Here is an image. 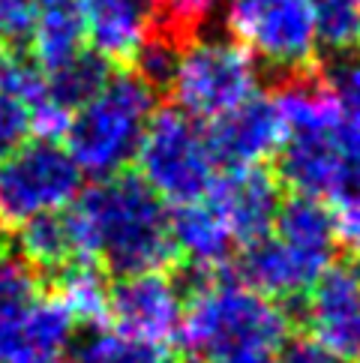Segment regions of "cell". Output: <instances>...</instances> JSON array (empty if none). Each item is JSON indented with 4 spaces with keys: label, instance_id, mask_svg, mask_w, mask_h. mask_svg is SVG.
Masks as SVG:
<instances>
[{
    "label": "cell",
    "instance_id": "ffe728a7",
    "mask_svg": "<svg viewBox=\"0 0 360 363\" xmlns=\"http://www.w3.org/2000/svg\"><path fill=\"white\" fill-rule=\"evenodd\" d=\"M108 294L111 285L106 279V270L96 262H81L75 258L67 267L57 270V301L72 315L75 324L99 328L108 318Z\"/></svg>",
    "mask_w": 360,
    "mask_h": 363
},
{
    "label": "cell",
    "instance_id": "e0dca14e",
    "mask_svg": "<svg viewBox=\"0 0 360 363\" xmlns=\"http://www.w3.org/2000/svg\"><path fill=\"white\" fill-rule=\"evenodd\" d=\"M237 274L247 289L259 291L261 297H267L274 303L310 294L313 285L321 279L310 264H303L274 235L243 246V252L237 258Z\"/></svg>",
    "mask_w": 360,
    "mask_h": 363
},
{
    "label": "cell",
    "instance_id": "8fae6325",
    "mask_svg": "<svg viewBox=\"0 0 360 363\" xmlns=\"http://www.w3.org/2000/svg\"><path fill=\"white\" fill-rule=\"evenodd\" d=\"M208 199L237 243L249 246L274 231L276 213L282 207V189L276 174L264 165L252 168H225V174L213 180Z\"/></svg>",
    "mask_w": 360,
    "mask_h": 363
},
{
    "label": "cell",
    "instance_id": "5bb4252c",
    "mask_svg": "<svg viewBox=\"0 0 360 363\" xmlns=\"http://www.w3.org/2000/svg\"><path fill=\"white\" fill-rule=\"evenodd\" d=\"M169 228L177 258H184L192 274H223L235 255L237 240L208 199L177 204L169 213Z\"/></svg>",
    "mask_w": 360,
    "mask_h": 363
},
{
    "label": "cell",
    "instance_id": "d4e9b609",
    "mask_svg": "<svg viewBox=\"0 0 360 363\" xmlns=\"http://www.w3.org/2000/svg\"><path fill=\"white\" fill-rule=\"evenodd\" d=\"M189 43H180L177 36H171L169 30L157 28L153 30L145 45L135 51V57L130 60V72L135 79L145 82L153 94L159 90H169L171 82H174V72H177V63H180V55Z\"/></svg>",
    "mask_w": 360,
    "mask_h": 363
},
{
    "label": "cell",
    "instance_id": "ba28073f",
    "mask_svg": "<svg viewBox=\"0 0 360 363\" xmlns=\"http://www.w3.org/2000/svg\"><path fill=\"white\" fill-rule=\"evenodd\" d=\"M186 297L180 282L162 270L120 277L108 294V318L118 333L135 336L153 345H169L180 333Z\"/></svg>",
    "mask_w": 360,
    "mask_h": 363
},
{
    "label": "cell",
    "instance_id": "3957f363",
    "mask_svg": "<svg viewBox=\"0 0 360 363\" xmlns=\"http://www.w3.org/2000/svg\"><path fill=\"white\" fill-rule=\"evenodd\" d=\"M157 111V94L135 75L114 72L99 94L72 114L67 129V153L81 174L106 180L123 174L135 162L145 129Z\"/></svg>",
    "mask_w": 360,
    "mask_h": 363
},
{
    "label": "cell",
    "instance_id": "4dcf8cb0",
    "mask_svg": "<svg viewBox=\"0 0 360 363\" xmlns=\"http://www.w3.org/2000/svg\"><path fill=\"white\" fill-rule=\"evenodd\" d=\"M40 9L33 0H0V36L9 43H28Z\"/></svg>",
    "mask_w": 360,
    "mask_h": 363
},
{
    "label": "cell",
    "instance_id": "603a6c76",
    "mask_svg": "<svg viewBox=\"0 0 360 363\" xmlns=\"http://www.w3.org/2000/svg\"><path fill=\"white\" fill-rule=\"evenodd\" d=\"M75 363H177L169 345H153L118 330H94L79 348Z\"/></svg>",
    "mask_w": 360,
    "mask_h": 363
},
{
    "label": "cell",
    "instance_id": "30bf717a",
    "mask_svg": "<svg viewBox=\"0 0 360 363\" xmlns=\"http://www.w3.org/2000/svg\"><path fill=\"white\" fill-rule=\"evenodd\" d=\"M276 180L294 196L333 201L342 196H360V172L349 165L342 150L327 135H288L276 153Z\"/></svg>",
    "mask_w": 360,
    "mask_h": 363
},
{
    "label": "cell",
    "instance_id": "8d00e7d4",
    "mask_svg": "<svg viewBox=\"0 0 360 363\" xmlns=\"http://www.w3.org/2000/svg\"><path fill=\"white\" fill-rule=\"evenodd\" d=\"M28 363H72V360H60L57 357V360H28Z\"/></svg>",
    "mask_w": 360,
    "mask_h": 363
},
{
    "label": "cell",
    "instance_id": "836d02e7",
    "mask_svg": "<svg viewBox=\"0 0 360 363\" xmlns=\"http://www.w3.org/2000/svg\"><path fill=\"white\" fill-rule=\"evenodd\" d=\"M6 60H9V45H6V40H4V36H0V72H4Z\"/></svg>",
    "mask_w": 360,
    "mask_h": 363
},
{
    "label": "cell",
    "instance_id": "f546056e",
    "mask_svg": "<svg viewBox=\"0 0 360 363\" xmlns=\"http://www.w3.org/2000/svg\"><path fill=\"white\" fill-rule=\"evenodd\" d=\"M327 204L333 216V231H337V243L342 250L360 255V196H342Z\"/></svg>",
    "mask_w": 360,
    "mask_h": 363
},
{
    "label": "cell",
    "instance_id": "ac0fdd59",
    "mask_svg": "<svg viewBox=\"0 0 360 363\" xmlns=\"http://www.w3.org/2000/svg\"><path fill=\"white\" fill-rule=\"evenodd\" d=\"M274 106L286 126V135H327L339 123V102L318 67L279 75Z\"/></svg>",
    "mask_w": 360,
    "mask_h": 363
},
{
    "label": "cell",
    "instance_id": "d590c367",
    "mask_svg": "<svg viewBox=\"0 0 360 363\" xmlns=\"http://www.w3.org/2000/svg\"><path fill=\"white\" fill-rule=\"evenodd\" d=\"M237 363H279V360H274V354H261V357H249V360H237Z\"/></svg>",
    "mask_w": 360,
    "mask_h": 363
},
{
    "label": "cell",
    "instance_id": "7a4b0ae2",
    "mask_svg": "<svg viewBox=\"0 0 360 363\" xmlns=\"http://www.w3.org/2000/svg\"><path fill=\"white\" fill-rule=\"evenodd\" d=\"M180 342L192 363H237L274 354L288 340V313L225 274H189Z\"/></svg>",
    "mask_w": 360,
    "mask_h": 363
},
{
    "label": "cell",
    "instance_id": "4316f807",
    "mask_svg": "<svg viewBox=\"0 0 360 363\" xmlns=\"http://www.w3.org/2000/svg\"><path fill=\"white\" fill-rule=\"evenodd\" d=\"M0 90L30 111L48 99V75L30 57L9 55L4 72H0Z\"/></svg>",
    "mask_w": 360,
    "mask_h": 363
},
{
    "label": "cell",
    "instance_id": "e575fe53",
    "mask_svg": "<svg viewBox=\"0 0 360 363\" xmlns=\"http://www.w3.org/2000/svg\"><path fill=\"white\" fill-rule=\"evenodd\" d=\"M351 357L360 363V324H357V333H354V342H351Z\"/></svg>",
    "mask_w": 360,
    "mask_h": 363
},
{
    "label": "cell",
    "instance_id": "cb8c5ba5",
    "mask_svg": "<svg viewBox=\"0 0 360 363\" xmlns=\"http://www.w3.org/2000/svg\"><path fill=\"white\" fill-rule=\"evenodd\" d=\"M318 48L330 57L351 55L360 45V9L354 0H313Z\"/></svg>",
    "mask_w": 360,
    "mask_h": 363
},
{
    "label": "cell",
    "instance_id": "2e32d148",
    "mask_svg": "<svg viewBox=\"0 0 360 363\" xmlns=\"http://www.w3.org/2000/svg\"><path fill=\"white\" fill-rule=\"evenodd\" d=\"M270 235L298 255L303 264H310L318 277H325L333 267V258L339 250L330 204L306 196H291L282 201Z\"/></svg>",
    "mask_w": 360,
    "mask_h": 363
},
{
    "label": "cell",
    "instance_id": "7402d4cb",
    "mask_svg": "<svg viewBox=\"0 0 360 363\" xmlns=\"http://www.w3.org/2000/svg\"><path fill=\"white\" fill-rule=\"evenodd\" d=\"M16 235H18V255L24 262H30L36 270H60L69 262H75L72 235L63 213L30 219V223L16 228Z\"/></svg>",
    "mask_w": 360,
    "mask_h": 363
},
{
    "label": "cell",
    "instance_id": "83f0119b",
    "mask_svg": "<svg viewBox=\"0 0 360 363\" xmlns=\"http://www.w3.org/2000/svg\"><path fill=\"white\" fill-rule=\"evenodd\" d=\"M321 75H325V82L330 84L333 96H337L342 118L360 121V57L357 55L330 57Z\"/></svg>",
    "mask_w": 360,
    "mask_h": 363
},
{
    "label": "cell",
    "instance_id": "9c48e42d",
    "mask_svg": "<svg viewBox=\"0 0 360 363\" xmlns=\"http://www.w3.org/2000/svg\"><path fill=\"white\" fill-rule=\"evenodd\" d=\"M210 157L225 168L264 165L286 145V126L270 96H252L204 126Z\"/></svg>",
    "mask_w": 360,
    "mask_h": 363
},
{
    "label": "cell",
    "instance_id": "484cf974",
    "mask_svg": "<svg viewBox=\"0 0 360 363\" xmlns=\"http://www.w3.org/2000/svg\"><path fill=\"white\" fill-rule=\"evenodd\" d=\"M223 0H157V28L169 30L180 43L198 40Z\"/></svg>",
    "mask_w": 360,
    "mask_h": 363
},
{
    "label": "cell",
    "instance_id": "7c38bea8",
    "mask_svg": "<svg viewBox=\"0 0 360 363\" xmlns=\"http://www.w3.org/2000/svg\"><path fill=\"white\" fill-rule=\"evenodd\" d=\"M84 43L108 63H126L157 30V0H75Z\"/></svg>",
    "mask_w": 360,
    "mask_h": 363
},
{
    "label": "cell",
    "instance_id": "6da1fadb",
    "mask_svg": "<svg viewBox=\"0 0 360 363\" xmlns=\"http://www.w3.org/2000/svg\"><path fill=\"white\" fill-rule=\"evenodd\" d=\"M75 258L118 277L153 274L177 262L169 207L138 174L96 180L63 213Z\"/></svg>",
    "mask_w": 360,
    "mask_h": 363
},
{
    "label": "cell",
    "instance_id": "f1b7e54d",
    "mask_svg": "<svg viewBox=\"0 0 360 363\" xmlns=\"http://www.w3.org/2000/svg\"><path fill=\"white\" fill-rule=\"evenodd\" d=\"M28 135H30L28 108L0 90V157H6V153L21 147Z\"/></svg>",
    "mask_w": 360,
    "mask_h": 363
},
{
    "label": "cell",
    "instance_id": "d6986e66",
    "mask_svg": "<svg viewBox=\"0 0 360 363\" xmlns=\"http://www.w3.org/2000/svg\"><path fill=\"white\" fill-rule=\"evenodd\" d=\"M28 51L30 60L40 67L45 75L60 69L63 63H69L75 55L84 51V24L79 16V6H48L40 9L30 36H28Z\"/></svg>",
    "mask_w": 360,
    "mask_h": 363
},
{
    "label": "cell",
    "instance_id": "277c9868",
    "mask_svg": "<svg viewBox=\"0 0 360 363\" xmlns=\"http://www.w3.org/2000/svg\"><path fill=\"white\" fill-rule=\"evenodd\" d=\"M135 165L138 177L174 207L204 199L216 180V162L204 129L177 108L153 111L135 153Z\"/></svg>",
    "mask_w": 360,
    "mask_h": 363
},
{
    "label": "cell",
    "instance_id": "1f68e13d",
    "mask_svg": "<svg viewBox=\"0 0 360 363\" xmlns=\"http://www.w3.org/2000/svg\"><path fill=\"white\" fill-rule=\"evenodd\" d=\"M279 363H342V357L321 340H315L313 333H300V336H288L282 342Z\"/></svg>",
    "mask_w": 360,
    "mask_h": 363
},
{
    "label": "cell",
    "instance_id": "d6a6232c",
    "mask_svg": "<svg viewBox=\"0 0 360 363\" xmlns=\"http://www.w3.org/2000/svg\"><path fill=\"white\" fill-rule=\"evenodd\" d=\"M36 9H48V6H67V4H75V0H33Z\"/></svg>",
    "mask_w": 360,
    "mask_h": 363
},
{
    "label": "cell",
    "instance_id": "74e56055",
    "mask_svg": "<svg viewBox=\"0 0 360 363\" xmlns=\"http://www.w3.org/2000/svg\"><path fill=\"white\" fill-rule=\"evenodd\" d=\"M354 4H357V9H360V0H354Z\"/></svg>",
    "mask_w": 360,
    "mask_h": 363
},
{
    "label": "cell",
    "instance_id": "9a60e30c",
    "mask_svg": "<svg viewBox=\"0 0 360 363\" xmlns=\"http://www.w3.org/2000/svg\"><path fill=\"white\" fill-rule=\"evenodd\" d=\"M40 270L18 252H0V363H28L30 309L43 297Z\"/></svg>",
    "mask_w": 360,
    "mask_h": 363
},
{
    "label": "cell",
    "instance_id": "5b68a950",
    "mask_svg": "<svg viewBox=\"0 0 360 363\" xmlns=\"http://www.w3.org/2000/svg\"><path fill=\"white\" fill-rule=\"evenodd\" d=\"M259 60L235 40H192L180 55L169 94L192 121H216L259 96Z\"/></svg>",
    "mask_w": 360,
    "mask_h": 363
},
{
    "label": "cell",
    "instance_id": "44dd1931",
    "mask_svg": "<svg viewBox=\"0 0 360 363\" xmlns=\"http://www.w3.org/2000/svg\"><path fill=\"white\" fill-rule=\"evenodd\" d=\"M111 63L99 57L96 51L84 48L81 55H75L69 63H63L60 69L48 72V96L67 111H79L87 106L102 87L111 82Z\"/></svg>",
    "mask_w": 360,
    "mask_h": 363
},
{
    "label": "cell",
    "instance_id": "8992f818",
    "mask_svg": "<svg viewBox=\"0 0 360 363\" xmlns=\"http://www.w3.org/2000/svg\"><path fill=\"white\" fill-rule=\"evenodd\" d=\"M223 24L231 40L276 75L315 67L313 0H223Z\"/></svg>",
    "mask_w": 360,
    "mask_h": 363
},
{
    "label": "cell",
    "instance_id": "52a82bcc",
    "mask_svg": "<svg viewBox=\"0 0 360 363\" xmlns=\"http://www.w3.org/2000/svg\"><path fill=\"white\" fill-rule=\"evenodd\" d=\"M81 168L63 145L24 141L0 157V225L21 228L30 219L63 213L81 196Z\"/></svg>",
    "mask_w": 360,
    "mask_h": 363
},
{
    "label": "cell",
    "instance_id": "4fadbf2b",
    "mask_svg": "<svg viewBox=\"0 0 360 363\" xmlns=\"http://www.w3.org/2000/svg\"><path fill=\"white\" fill-rule=\"evenodd\" d=\"M306 321L313 336L333 348L339 357H351V342L360 324V262H339L321 277L306 301Z\"/></svg>",
    "mask_w": 360,
    "mask_h": 363
}]
</instances>
